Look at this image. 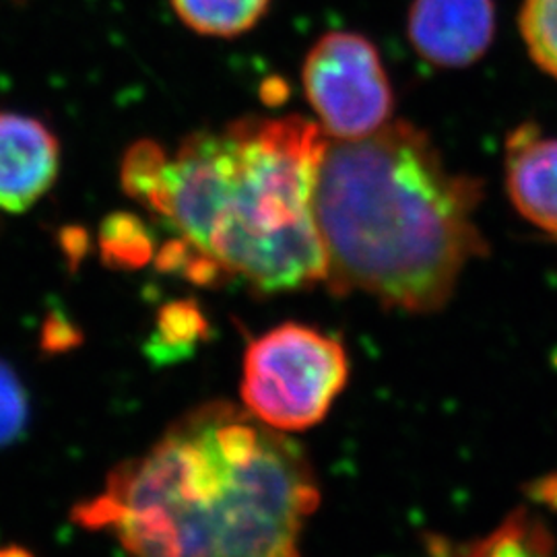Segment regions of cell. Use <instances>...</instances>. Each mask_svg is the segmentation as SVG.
<instances>
[{
	"mask_svg": "<svg viewBox=\"0 0 557 557\" xmlns=\"http://www.w3.org/2000/svg\"><path fill=\"white\" fill-rule=\"evenodd\" d=\"M0 557H36L27 547H21V545H7V547H0Z\"/></svg>",
	"mask_w": 557,
	"mask_h": 557,
	"instance_id": "cell-16",
	"label": "cell"
},
{
	"mask_svg": "<svg viewBox=\"0 0 557 557\" xmlns=\"http://www.w3.org/2000/svg\"><path fill=\"white\" fill-rule=\"evenodd\" d=\"M271 0H172L180 21L209 38H236L252 29Z\"/></svg>",
	"mask_w": 557,
	"mask_h": 557,
	"instance_id": "cell-9",
	"label": "cell"
},
{
	"mask_svg": "<svg viewBox=\"0 0 557 557\" xmlns=\"http://www.w3.org/2000/svg\"><path fill=\"white\" fill-rule=\"evenodd\" d=\"M349 380L338 338L283 322L255 338L244 356L239 395L246 411L277 432H304L329 416Z\"/></svg>",
	"mask_w": 557,
	"mask_h": 557,
	"instance_id": "cell-4",
	"label": "cell"
},
{
	"mask_svg": "<svg viewBox=\"0 0 557 557\" xmlns=\"http://www.w3.org/2000/svg\"><path fill=\"white\" fill-rule=\"evenodd\" d=\"M304 94L331 140L376 133L393 120V87L372 41L351 32H331L308 52Z\"/></svg>",
	"mask_w": 557,
	"mask_h": 557,
	"instance_id": "cell-5",
	"label": "cell"
},
{
	"mask_svg": "<svg viewBox=\"0 0 557 557\" xmlns=\"http://www.w3.org/2000/svg\"><path fill=\"white\" fill-rule=\"evenodd\" d=\"M483 184L455 172L421 128L391 120L376 133L331 140L314 186V221L335 294L432 314L485 255Z\"/></svg>",
	"mask_w": 557,
	"mask_h": 557,
	"instance_id": "cell-3",
	"label": "cell"
},
{
	"mask_svg": "<svg viewBox=\"0 0 557 557\" xmlns=\"http://www.w3.org/2000/svg\"><path fill=\"white\" fill-rule=\"evenodd\" d=\"M100 250L108 267L133 271L153 259V236L145 221L131 213H116L101 225Z\"/></svg>",
	"mask_w": 557,
	"mask_h": 557,
	"instance_id": "cell-11",
	"label": "cell"
},
{
	"mask_svg": "<svg viewBox=\"0 0 557 557\" xmlns=\"http://www.w3.org/2000/svg\"><path fill=\"white\" fill-rule=\"evenodd\" d=\"M207 335V320L195 301H172L161 308L153 356H182Z\"/></svg>",
	"mask_w": 557,
	"mask_h": 557,
	"instance_id": "cell-13",
	"label": "cell"
},
{
	"mask_svg": "<svg viewBox=\"0 0 557 557\" xmlns=\"http://www.w3.org/2000/svg\"><path fill=\"white\" fill-rule=\"evenodd\" d=\"M518 25L533 62L557 79V0H524Z\"/></svg>",
	"mask_w": 557,
	"mask_h": 557,
	"instance_id": "cell-12",
	"label": "cell"
},
{
	"mask_svg": "<svg viewBox=\"0 0 557 557\" xmlns=\"http://www.w3.org/2000/svg\"><path fill=\"white\" fill-rule=\"evenodd\" d=\"M60 145L41 120L0 112V209L23 213L57 182Z\"/></svg>",
	"mask_w": 557,
	"mask_h": 557,
	"instance_id": "cell-7",
	"label": "cell"
},
{
	"mask_svg": "<svg viewBox=\"0 0 557 557\" xmlns=\"http://www.w3.org/2000/svg\"><path fill=\"white\" fill-rule=\"evenodd\" d=\"M326 143L317 120L248 116L139 161L124 193L218 278H242L262 294L306 289L326 281L314 221Z\"/></svg>",
	"mask_w": 557,
	"mask_h": 557,
	"instance_id": "cell-2",
	"label": "cell"
},
{
	"mask_svg": "<svg viewBox=\"0 0 557 557\" xmlns=\"http://www.w3.org/2000/svg\"><path fill=\"white\" fill-rule=\"evenodd\" d=\"M409 40L421 59L465 69L483 59L496 34L494 0H413Z\"/></svg>",
	"mask_w": 557,
	"mask_h": 557,
	"instance_id": "cell-6",
	"label": "cell"
},
{
	"mask_svg": "<svg viewBox=\"0 0 557 557\" xmlns=\"http://www.w3.org/2000/svg\"><path fill=\"white\" fill-rule=\"evenodd\" d=\"M79 341V333L66 320L60 319L59 314H52L44 326L41 343L46 351H64L77 345Z\"/></svg>",
	"mask_w": 557,
	"mask_h": 557,
	"instance_id": "cell-15",
	"label": "cell"
},
{
	"mask_svg": "<svg viewBox=\"0 0 557 557\" xmlns=\"http://www.w3.org/2000/svg\"><path fill=\"white\" fill-rule=\"evenodd\" d=\"M319 483L298 442L230 403L200 405L79 504L131 557H301Z\"/></svg>",
	"mask_w": 557,
	"mask_h": 557,
	"instance_id": "cell-1",
	"label": "cell"
},
{
	"mask_svg": "<svg viewBox=\"0 0 557 557\" xmlns=\"http://www.w3.org/2000/svg\"><path fill=\"white\" fill-rule=\"evenodd\" d=\"M29 423V398L17 372L0 359V448L17 442Z\"/></svg>",
	"mask_w": 557,
	"mask_h": 557,
	"instance_id": "cell-14",
	"label": "cell"
},
{
	"mask_svg": "<svg viewBox=\"0 0 557 557\" xmlns=\"http://www.w3.org/2000/svg\"><path fill=\"white\" fill-rule=\"evenodd\" d=\"M455 557H552V539L537 520L517 512L496 533L455 552Z\"/></svg>",
	"mask_w": 557,
	"mask_h": 557,
	"instance_id": "cell-10",
	"label": "cell"
},
{
	"mask_svg": "<svg viewBox=\"0 0 557 557\" xmlns=\"http://www.w3.org/2000/svg\"><path fill=\"white\" fill-rule=\"evenodd\" d=\"M506 190L518 213L557 236V137L522 124L506 143Z\"/></svg>",
	"mask_w": 557,
	"mask_h": 557,
	"instance_id": "cell-8",
	"label": "cell"
}]
</instances>
